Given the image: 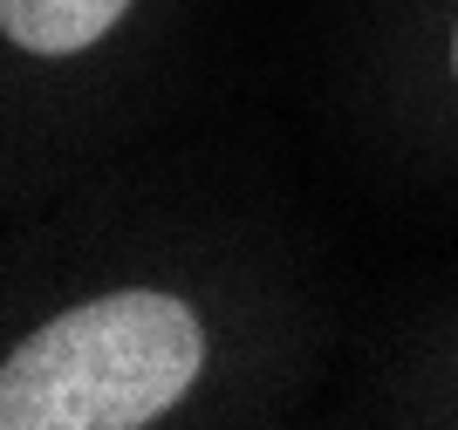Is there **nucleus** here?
Returning a JSON list of instances; mask_svg holds the SVG:
<instances>
[{"label": "nucleus", "mask_w": 458, "mask_h": 430, "mask_svg": "<svg viewBox=\"0 0 458 430\" xmlns=\"http://www.w3.org/2000/svg\"><path fill=\"white\" fill-rule=\"evenodd\" d=\"M199 362L206 335L185 300L103 294L0 362V430H137L191 390Z\"/></svg>", "instance_id": "f257e3e1"}, {"label": "nucleus", "mask_w": 458, "mask_h": 430, "mask_svg": "<svg viewBox=\"0 0 458 430\" xmlns=\"http://www.w3.org/2000/svg\"><path fill=\"white\" fill-rule=\"evenodd\" d=\"M123 14H131V0H0V28L28 55H76L103 41Z\"/></svg>", "instance_id": "f03ea898"}, {"label": "nucleus", "mask_w": 458, "mask_h": 430, "mask_svg": "<svg viewBox=\"0 0 458 430\" xmlns=\"http://www.w3.org/2000/svg\"><path fill=\"white\" fill-rule=\"evenodd\" d=\"M452 62H458V35H452Z\"/></svg>", "instance_id": "7ed1b4c3"}]
</instances>
